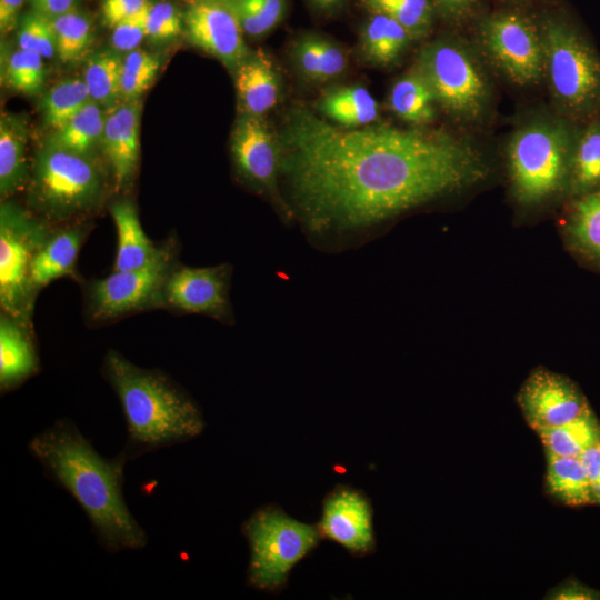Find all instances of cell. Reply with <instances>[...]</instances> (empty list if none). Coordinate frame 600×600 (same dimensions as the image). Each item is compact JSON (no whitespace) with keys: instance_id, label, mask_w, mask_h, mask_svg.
<instances>
[{"instance_id":"obj_48","label":"cell","mask_w":600,"mask_h":600,"mask_svg":"<svg viewBox=\"0 0 600 600\" xmlns=\"http://www.w3.org/2000/svg\"><path fill=\"white\" fill-rule=\"evenodd\" d=\"M308 2L314 10L326 14L337 11L344 0H308Z\"/></svg>"},{"instance_id":"obj_42","label":"cell","mask_w":600,"mask_h":600,"mask_svg":"<svg viewBox=\"0 0 600 600\" xmlns=\"http://www.w3.org/2000/svg\"><path fill=\"white\" fill-rule=\"evenodd\" d=\"M437 16L454 27L477 20L482 0H430Z\"/></svg>"},{"instance_id":"obj_34","label":"cell","mask_w":600,"mask_h":600,"mask_svg":"<svg viewBox=\"0 0 600 600\" xmlns=\"http://www.w3.org/2000/svg\"><path fill=\"white\" fill-rule=\"evenodd\" d=\"M2 83L26 96L39 93L46 81L43 57L23 49L4 50L1 53Z\"/></svg>"},{"instance_id":"obj_1","label":"cell","mask_w":600,"mask_h":600,"mask_svg":"<svg viewBox=\"0 0 600 600\" xmlns=\"http://www.w3.org/2000/svg\"><path fill=\"white\" fill-rule=\"evenodd\" d=\"M286 201L312 233L358 232L487 178L478 146L444 129L330 123L301 103L278 133Z\"/></svg>"},{"instance_id":"obj_49","label":"cell","mask_w":600,"mask_h":600,"mask_svg":"<svg viewBox=\"0 0 600 600\" xmlns=\"http://www.w3.org/2000/svg\"><path fill=\"white\" fill-rule=\"evenodd\" d=\"M503 1L513 2V3H520V2H524V1H529V0H503Z\"/></svg>"},{"instance_id":"obj_43","label":"cell","mask_w":600,"mask_h":600,"mask_svg":"<svg viewBox=\"0 0 600 600\" xmlns=\"http://www.w3.org/2000/svg\"><path fill=\"white\" fill-rule=\"evenodd\" d=\"M150 0H102L103 23L110 29L116 24L143 13Z\"/></svg>"},{"instance_id":"obj_2","label":"cell","mask_w":600,"mask_h":600,"mask_svg":"<svg viewBox=\"0 0 600 600\" xmlns=\"http://www.w3.org/2000/svg\"><path fill=\"white\" fill-rule=\"evenodd\" d=\"M28 450L46 477L81 507L106 551L140 550L148 544L146 530L124 500L127 462L121 457H102L67 418L36 434L29 441Z\"/></svg>"},{"instance_id":"obj_12","label":"cell","mask_w":600,"mask_h":600,"mask_svg":"<svg viewBox=\"0 0 600 600\" xmlns=\"http://www.w3.org/2000/svg\"><path fill=\"white\" fill-rule=\"evenodd\" d=\"M230 147L238 176L252 189L268 196L284 220H293L279 190L280 143L263 117L242 112L234 123Z\"/></svg>"},{"instance_id":"obj_5","label":"cell","mask_w":600,"mask_h":600,"mask_svg":"<svg viewBox=\"0 0 600 600\" xmlns=\"http://www.w3.org/2000/svg\"><path fill=\"white\" fill-rule=\"evenodd\" d=\"M538 19L551 108L573 123H583L600 112V54L566 14L547 13Z\"/></svg>"},{"instance_id":"obj_28","label":"cell","mask_w":600,"mask_h":600,"mask_svg":"<svg viewBox=\"0 0 600 600\" xmlns=\"http://www.w3.org/2000/svg\"><path fill=\"white\" fill-rule=\"evenodd\" d=\"M318 109L324 118L344 128H360L376 123L380 116L378 101L361 86L327 90L318 101Z\"/></svg>"},{"instance_id":"obj_6","label":"cell","mask_w":600,"mask_h":600,"mask_svg":"<svg viewBox=\"0 0 600 600\" xmlns=\"http://www.w3.org/2000/svg\"><path fill=\"white\" fill-rule=\"evenodd\" d=\"M414 67L430 86L439 110L462 124H478L491 111L493 87L474 43L441 36L419 51Z\"/></svg>"},{"instance_id":"obj_8","label":"cell","mask_w":600,"mask_h":600,"mask_svg":"<svg viewBox=\"0 0 600 600\" xmlns=\"http://www.w3.org/2000/svg\"><path fill=\"white\" fill-rule=\"evenodd\" d=\"M241 531L250 549L248 586L273 593L287 586L292 569L322 540L317 524L298 521L277 504L256 510Z\"/></svg>"},{"instance_id":"obj_45","label":"cell","mask_w":600,"mask_h":600,"mask_svg":"<svg viewBox=\"0 0 600 600\" xmlns=\"http://www.w3.org/2000/svg\"><path fill=\"white\" fill-rule=\"evenodd\" d=\"M579 458L589 480L593 503L600 506V440L589 446Z\"/></svg>"},{"instance_id":"obj_19","label":"cell","mask_w":600,"mask_h":600,"mask_svg":"<svg viewBox=\"0 0 600 600\" xmlns=\"http://www.w3.org/2000/svg\"><path fill=\"white\" fill-rule=\"evenodd\" d=\"M40 371V360L31 328L0 314V391H13Z\"/></svg>"},{"instance_id":"obj_47","label":"cell","mask_w":600,"mask_h":600,"mask_svg":"<svg viewBox=\"0 0 600 600\" xmlns=\"http://www.w3.org/2000/svg\"><path fill=\"white\" fill-rule=\"evenodd\" d=\"M31 10L49 19L78 8V0H30Z\"/></svg>"},{"instance_id":"obj_51","label":"cell","mask_w":600,"mask_h":600,"mask_svg":"<svg viewBox=\"0 0 600 600\" xmlns=\"http://www.w3.org/2000/svg\"><path fill=\"white\" fill-rule=\"evenodd\" d=\"M599 114H600V112H599Z\"/></svg>"},{"instance_id":"obj_27","label":"cell","mask_w":600,"mask_h":600,"mask_svg":"<svg viewBox=\"0 0 600 600\" xmlns=\"http://www.w3.org/2000/svg\"><path fill=\"white\" fill-rule=\"evenodd\" d=\"M600 190V114L578 124L567 200Z\"/></svg>"},{"instance_id":"obj_41","label":"cell","mask_w":600,"mask_h":600,"mask_svg":"<svg viewBox=\"0 0 600 600\" xmlns=\"http://www.w3.org/2000/svg\"><path fill=\"white\" fill-rule=\"evenodd\" d=\"M146 11L111 28L110 42L112 50L118 53H128L139 48L142 40L147 38L144 26Z\"/></svg>"},{"instance_id":"obj_29","label":"cell","mask_w":600,"mask_h":600,"mask_svg":"<svg viewBox=\"0 0 600 600\" xmlns=\"http://www.w3.org/2000/svg\"><path fill=\"white\" fill-rule=\"evenodd\" d=\"M90 100L80 111L61 127L52 130L46 140L47 146L92 156L101 146L106 111Z\"/></svg>"},{"instance_id":"obj_22","label":"cell","mask_w":600,"mask_h":600,"mask_svg":"<svg viewBox=\"0 0 600 600\" xmlns=\"http://www.w3.org/2000/svg\"><path fill=\"white\" fill-rule=\"evenodd\" d=\"M110 214L117 231V252L112 271L141 268L157 253L159 244L144 233L137 208L129 199L110 204Z\"/></svg>"},{"instance_id":"obj_18","label":"cell","mask_w":600,"mask_h":600,"mask_svg":"<svg viewBox=\"0 0 600 600\" xmlns=\"http://www.w3.org/2000/svg\"><path fill=\"white\" fill-rule=\"evenodd\" d=\"M90 230L91 226L80 220L50 228L31 264L30 288L36 299L53 280L77 276V259Z\"/></svg>"},{"instance_id":"obj_38","label":"cell","mask_w":600,"mask_h":600,"mask_svg":"<svg viewBox=\"0 0 600 600\" xmlns=\"http://www.w3.org/2000/svg\"><path fill=\"white\" fill-rule=\"evenodd\" d=\"M160 69L154 53L136 49L126 53L121 70V101L139 100L153 83Z\"/></svg>"},{"instance_id":"obj_26","label":"cell","mask_w":600,"mask_h":600,"mask_svg":"<svg viewBox=\"0 0 600 600\" xmlns=\"http://www.w3.org/2000/svg\"><path fill=\"white\" fill-rule=\"evenodd\" d=\"M388 107L397 118L414 127H429L439 110L430 86L414 64L392 83Z\"/></svg>"},{"instance_id":"obj_10","label":"cell","mask_w":600,"mask_h":600,"mask_svg":"<svg viewBox=\"0 0 600 600\" xmlns=\"http://www.w3.org/2000/svg\"><path fill=\"white\" fill-rule=\"evenodd\" d=\"M178 251L177 238L168 237L143 267L112 271L88 282L84 291L87 320L92 324H104L141 311L162 309L163 288L178 263Z\"/></svg>"},{"instance_id":"obj_44","label":"cell","mask_w":600,"mask_h":600,"mask_svg":"<svg viewBox=\"0 0 600 600\" xmlns=\"http://www.w3.org/2000/svg\"><path fill=\"white\" fill-rule=\"evenodd\" d=\"M546 597L551 600H600V591L574 579H567Z\"/></svg>"},{"instance_id":"obj_37","label":"cell","mask_w":600,"mask_h":600,"mask_svg":"<svg viewBox=\"0 0 600 600\" xmlns=\"http://www.w3.org/2000/svg\"><path fill=\"white\" fill-rule=\"evenodd\" d=\"M227 4L234 12L243 33L251 38L272 31L287 12V0H232Z\"/></svg>"},{"instance_id":"obj_9","label":"cell","mask_w":600,"mask_h":600,"mask_svg":"<svg viewBox=\"0 0 600 600\" xmlns=\"http://www.w3.org/2000/svg\"><path fill=\"white\" fill-rule=\"evenodd\" d=\"M476 21L473 43L489 68L519 88L543 80V44L537 17L512 8Z\"/></svg>"},{"instance_id":"obj_17","label":"cell","mask_w":600,"mask_h":600,"mask_svg":"<svg viewBox=\"0 0 600 600\" xmlns=\"http://www.w3.org/2000/svg\"><path fill=\"white\" fill-rule=\"evenodd\" d=\"M141 100L120 101L107 109L101 147L117 192L133 181L140 157Z\"/></svg>"},{"instance_id":"obj_46","label":"cell","mask_w":600,"mask_h":600,"mask_svg":"<svg viewBox=\"0 0 600 600\" xmlns=\"http://www.w3.org/2000/svg\"><path fill=\"white\" fill-rule=\"evenodd\" d=\"M23 2L24 0H0V32L2 37L17 29Z\"/></svg>"},{"instance_id":"obj_39","label":"cell","mask_w":600,"mask_h":600,"mask_svg":"<svg viewBox=\"0 0 600 600\" xmlns=\"http://www.w3.org/2000/svg\"><path fill=\"white\" fill-rule=\"evenodd\" d=\"M18 48L36 52L43 58L57 54L54 32L50 19L34 11L20 18L17 27Z\"/></svg>"},{"instance_id":"obj_30","label":"cell","mask_w":600,"mask_h":600,"mask_svg":"<svg viewBox=\"0 0 600 600\" xmlns=\"http://www.w3.org/2000/svg\"><path fill=\"white\" fill-rule=\"evenodd\" d=\"M546 488L559 502L580 507L593 503L589 480L579 457L546 453Z\"/></svg>"},{"instance_id":"obj_14","label":"cell","mask_w":600,"mask_h":600,"mask_svg":"<svg viewBox=\"0 0 600 600\" xmlns=\"http://www.w3.org/2000/svg\"><path fill=\"white\" fill-rule=\"evenodd\" d=\"M517 402L536 432L564 424L591 409L571 379L543 367L529 373L519 389Z\"/></svg>"},{"instance_id":"obj_40","label":"cell","mask_w":600,"mask_h":600,"mask_svg":"<svg viewBox=\"0 0 600 600\" xmlns=\"http://www.w3.org/2000/svg\"><path fill=\"white\" fill-rule=\"evenodd\" d=\"M147 38L166 41L179 37L184 30L183 14L169 1L151 2L146 11Z\"/></svg>"},{"instance_id":"obj_32","label":"cell","mask_w":600,"mask_h":600,"mask_svg":"<svg viewBox=\"0 0 600 600\" xmlns=\"http://www.w3.org/2000/svg\"><path fill=\"white\" fill-rule=\"evenodd\" d=\"M122 59L114 50L99 51L89 57L83 72L90 99L106 110L121 101Z\"/></svg>"},{"instance_id":"obj_11","label":"cell","mask_w":600,"mask_h":600,"mask_svg":"<svg viewBox=\"0 0 600 600\" xmlns=\"http://www.w3.org/2000/svg\"><path fill=\"white\" fill-rule=\"evenodd\" d=\"M52 226L29 209L2 200L0 207L1 312L32 329L36 302L30 270L36 252Z\"/></svg>"},{"instance_id":"obj_4","label":"cell","mask_w":600,"mask_h":600,"mask_svg":"<svg viewBox=\"0 0 600 600\" xmlns=\"http://www.w3.org/2000/svg\"><path fill=\"white\" fill-rule=\"evenodd\" d=\"M578 124L551 112L534 113L513 128L504 146L511 194L527 208L567 200Z\"/></svg>"},{"instance_id":"obj_13","label":"cell","mask_w":600,"mask_h":600,"mask_svg":"<svg viewBox=\"0 0 600 600\" xmlns=\"http://www.w3.org/2000/svg\"><path fill=\"white\" fill-rule=\"evenodd\" d=\"M231 273L229 263L194 268L178 262L164 284L162 309L202 314L232 324L234 317L229 296Z\"/></svg>"},{"instance_id":"obj_31","label":"cell","mask_w":600,"mask_h":600,"mask_svg":"<svg viewBox=\"0 0 600 600\" xmlns=\"http://www.w3.org/2000/svg\"><path fill=\"white\" fill-rule=\"evenodd\" d=\"M537 434L546 453L580 457L589 446L600 440V421L591 408L572 421L539 430Z\"/></svg>"},{"instance_id":"obj_33","label":"cell","mask_w":600,"mask_h":600,"mask_svg":"<svg viewBox=\"0 0 600 600\" xmlns=\"http://www.w3.org/2000/svg\"><path fill=\"white\" fill-rule=\"evenodd\" d=\"M369 13L386 14L402 24L414 41L427 38L437 12L430 0H359Z\"/></svg>"},{"instance_id":"obj_50","label":"cell","mask_w":600,"mask_h":600,"mask_svg":"<svg viewBox=\"0 0 600 600\" xmlns=\"http://www.w3.org/2000/svg\"><path fill=\"white\" fill-rule=\"evenodd\" d=\"M218 1H221V2H224V3H229V2H231L232 0H218Z\"/></svg>"},{"instance_id":"obj_21","label":"cell","mask_w":600,"mask_h":600,"mask_svg":"<svg viewBox=\"0 0 600 600\" xmlns=\"http://www.w3.org/2000/svg\"><path fill=\"white\" fill-rule=\"evenodd\" d=\"M414 42L410 32L394 19L370 13L359 34V52L364 62L378 68L399 63Z\"/></svg>"},{"instance_id":"obj_20","label":"cell","mask_w":600,"mask_h":600,"mask_svg":"<svg viewBox=\"0 0 600 600\" xmlns=\"http://www.w3.org/2000/svg\"><path fill=\"white\" fill-rule=\"evenodd\" d=\"M233 73L242 112L263 117L277 106L280 79L272 59L266 52L250 51Z\"/></svg>"},{"instance_id":"obj_15","label":"cell","mask_w":600,"mask_h":600,"mask_svg":"<svg viewBox=\"0 0 600 600\" xmlns=\"http://www.w3.org/2000/svg\"><path fill=\"white\" fill-rule=\"evenodd\" d=\"M322 539L340 544L354 557L376 550L373 509L367 494L348 484H337L322 501L317 523Z\"/></svg>"},{"instance_id":"obj_36","label":"cell","mask_w":600,"mask_h":600,"mask_svg":"<svg viewBox=\"0 0 600 600\" xmlns=\"http://www.w3.org/2000/svg\"><path fill=\"white\" fill-rule=\"evenodd\" d=\"M90 100L83 79H63L43 96L41 103L43 120L51 130H54L72 118Z\"/></svg>"},{"instance_id":"obj_16","label":"cell","mask_w":600,"mask_h":600,"mask_svg":"<svg viewBox=\"0 0 600 600\" xmlns=\"http://www.w3.org/2000/svg\"><path fill=\"white\" fill-rule=\"evenodd\" d=\"M183 14L188 41L234 70L249 54L243 31L229 4L218 0H192Z\"/></svg>"},{"instance_id":"obj_24","label":"cell","mask_w":600,"mask_h":600,"mask_svg":"<svg viewBox=\"0 0 600 600\" xmlns=\"http://www.w3.org/2000/svg\"><path fill=\"white\" fill-rule=\"evenodd\" d=\"M28 127L22 117L3 112L0 118V196L8 200L28 184Z\"/></svg>"},{"instance_id":"obj_23","label":"cell","mask_w":600,"mask_h":600,"mask_svg":"<svg viewBox=\"0 0 600 600\" xmlns=\"http://www.w3.org/2000/svg\"><path fill=\"white\" fill-rule=\"evenodd\" d=\"M569 202L562 228L567 246L579 259L600 269V190Z\"/></svg>"},{"instance_id":"obj_25","label":"cell","mask_w":600,"mask_h":600,"mask_svg":"<svg viewBox=\"0 0 600 600\" xmlns=\"http://www.w3.org/2000/svg\"><path fill=\"white\" fill-rule=\"evenodd\" d=\"M290 57L299 74L311 82L334 80L348 68L346 50L333 40L314 33L296 39Z\"/></svg>"},{"instance_id":"obj_35","label":"cell","mask_w":600,"mask_h":600,"mask_svg":"<svg viewBox=\"0 0 600 600\" xmlns=\"http://www.w3.org/2000/svg\"><path fill=\"white\" fill-rule=\"evenodd\" d=\"M57 47V56L62 62H76L87 56L92 41L91 19L78 8L50 19Z\"/></svg>"},{"instance_id":"obj_3","label":"cell","mask_w":600,"mask_h":600,"mask_svg":"<svg viewBox=\"0 0 600 600\" xmlns=\"http://www.w3.org/2000/svg\"><path fill=\"white\" fill-rule=\"evenodd\" d=\"M101 374L120 403L127 440L118 453L126 462L202 434L206 420L191 396L160 369H144L109 349Z\"/></svg>"},{"instance_id":"obj_7","label":"cell","mask_w":600,"mask_h":600,"mask_svg":"<svg viewBox=\"0 0 600 600\" xmlns=\"http://www.w3.org/2000/svg\"><path fill=\"white\" fill-rule=\"evenodd\" d=\"M27 186L29 210L51 226L81 220L99 206L107 188L92 156L47 144L36 156Z\"/></svg>"}]
</instances>
